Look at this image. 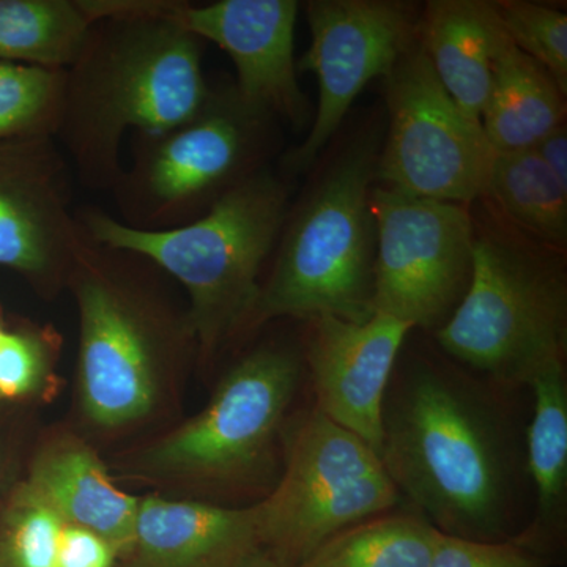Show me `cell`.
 Masks as SVG:
<instances>
[{
    "label": "cell",
    "mask_w": 567,
    "mask_h": 567,
    "mask_svg": "<svg viewBox=\"0 0 567 567\" xmlns=\"http://www.w3.org/2000/svg\"><path fill=\"white\" fill-rule=\"evenodd\" d=\"M565 99L554 78L517 50L506 33L481 118L488 144L499 153L535 148L537 142L565 125Z\"/></svg>",
    "instance_id": "cell-20"
},
{
    "label": "cell",
    "mask_w": 567,
    "mask_h": 567,
    "mask_svg": "<svg viewBox=\"0 0 567 567\" xmlns=\"http://www.w3.org/2000/svg\"><path fill=\"white\" fill-rule=\"evenodd\" d=\"M73 178L52 136L0 144V267L51 297L69 287L87 241L73 208Z\"/></svg>",
    "instance_id": "cell-13"
},
{
    "label": "cell",
    "mask_w": 567,
    "mask_h": 567,
    "mask_svg": "<svg viewBox=\"0 0 567 567\" xmlns=\"http://www.w3.org/2000/svg\"><path fill=\"white\" fill-rule=\"evenodd\" d=\"M380 458L402 498L442 535L503 543L520 532L516 439L473 380L427 361L391 379Z\"/></svg>",
    "instance_id": "cell-2"
},
{
    "label": "cell",
    "mask_w": 567,
    "mask_h": 567,
    "mask_svg": "<svg viewBox=\"0 0 567 567\" xmlns=\"http://www.w3.org/2000/svg\"><path fill=\"white\" fill-rule=\"evenodd\" d=\"M429 567H551L546 559L511 540L481 543L442 535Z\"/></svg>",
    "instance_id": "cell-28"
},
{
    "label": "cell",
    "mask_w": 567,
    "mask_h": 567,
    "mask_svg": "<svg viewBox=\"0 0 567 567\" xmlns=\"http://www.w3.org/2000/svg\"><path fill=\"white\" fill-rule=\"evenodd\" d=\"M66 527L41 496L21 484L0 520V567H59Z\"/></svg>",
    "instance_id": "cell-25"
},
{
    "label": "cell",
    "mask_w": 567,
    "mask_h": 567,
    "mask_svg": "<svg viewBox=\"0 0 567 567\" xmlns=\"http://www.w3.org/2000/svg\"><path fill=\"white\" fill-rule=\"evenodd\" d=\"M503 29L517 50L539 63L567 95V14L543 3L496 2Z\"/></svg>",
    "instance_id": "cell-26"
},
{
    "label": "cell",
    "mask_w": 567,
    "mask_h": 567,
    "mask_svg": "<svg viewBox=\"0 0 567 567\" xmlns=\"http://www.w3.org/2000/svg\"><path fill=\"white\" fill-rule=\"evenodd\" d=\"M183 0H81L87 39L63 70L54 140L74 177L99 192L123 171V140L185 122L210 93L203 41L177 20Z\"/></svg>",
    "instance_id": "cell-1"
},
{
    "label": "cell",
    "mask_w": 567,
    "mask_h": 567,
    "mask_svg": "<svg viewBox=\"0 0 567 567\" xmlns=\"http://www.w3.org/2000/svg\"><path fill=\"white\" fill-rule=\"evenodd\" d=\"M420 44L440 84L466 117L481 123L496 54L505 29L495 3L483 0H432L417 28Z\"/></svg>",
    "instance_id": "cell-19"
},
{
    "label": "cell",
    "mask_w": 567,
    "mask_h": 567,
    "mask_svg": "<svg viewBox=\"0 0 567 567\" xmlns=\"http://www.w3.org/2000/svg\"><path fill=\"white\" fill-rule=\"evenodd\" d=\"M309 323L305 360L315 385L316 409L360 436L380 456L388 386L413 328L377 312L364 322L319 317Z\"/></svg>",
    "instance_id": "cell-15"
},
{
    "label": "cell",
    "mask_w": 567,
    "mask_h": 567,
    "mask_svg": "<svg viewBox=\"0 0 567 567\" xmlns=\"http://www.w3.org/2000/svg\"><path fill=\"white\" fill-rule=\"evenodd\" d=\"M25 484L66 522L110 540L121 558L132 543L140 498L121 491L80 436H51L33 457Z\"/></svg>",
    "instance_id": "cell-18"
},
{
    "label": "cell",
    "mask_w": 567,
    "mask_h": 567,
    "mask_svg": "<svg viewBox=\"0 0 567 567\" xmlns=\"http://www.w3.org/2000/svg\"><path fill=\"white\" fill-rule=\"evenodd\" d=\"M527 386L533 415L525 442V473L535 509L514 543L551 566L561 561L567 540V382L565 360L540 368Z\"/></svg>",
    "instance_id": "cell-17"
},
{
    "label": "cell",
    "mask_w": 567,
    "mask_h": 567,
    "mask_svg": "<svg viewBox=\"0 0 567 567\" xmlns=\"http://www.w3.org/2000/svg\"><path fill=\"white\" fill-rule=\"evenodd\" d=\"M62 93L63 70L0 62V144L54 137Z\"/></svg>",
    "instance_id": "cell-24"
},
{
    "label": "cell",
    "mask_w": 567,
    "mask_h": 567,
    "mask_svg": "<svg viewBox=\"0 0 567 567\" xmlns=\"http://www.w3.org/2000/svg\"><path fill=\"white\" fill-rule=\"evenodd\" d=\"M237 567H289L284 565L281 559L271 555L270 551L265 550V548H257L256 551H252L248 558L244 559Z\"/></svg>",
    "instance_id": "cell-30"
},
{
    "label": "cell",
    "mask_w": 567,
    "mask_h": 567,
    "mask_svg": "<svg viewBox=\"0 0 567 567\" xmlns=\"http://www.w3.org/2000/svg\"><path fill=\"white\" fill-rule=\"evenodd\" d=\"M377 159L374 144L350 147L290 219L246 331L284 317L364 322L374 315Z\"/></svg>",
    "instance_id": "cell-5"
},
{
    "label": "cell",
    "mask_w": 567,
    "mask_h": 567,
    "mask_svg": "<svg viewBox=\"0 0 567 567\" xmlns=\"http://www.w3.org/2000/svg\"><path fill=\"white\" fill-rule=\"evenodd\" d=\"M287 205L286 183L264 167L196 221L174 229H134L95 207L78 215L95 244L137 254L183 286L197 353L210 358L248 328Z\"/></svg>",
    "instance_id": "cell-4"
},
{
    "label": "cell",
    "mask_w": 567,
    "mask_h": 567,
    "mask_svg": "<svg viewBox=\"0 0 567 567\" xmlns=\"http://www.w3.org/2000/svg\"><path fill=\"white\" fill-rule=\"evenodd\" d=\"M61 338L52 328H21L0 336V399L35 394L54 371Z\"/></svg>",
    "instance_id": "cell-27"
},
{
    "label": "cell",
    "mask_w": 567,
    "mask_h": 567,
    "mask_svg": "<svg viewBox=\"0 0 567 567\" xmlns=\"http://www.w3.org/2000/svg\"><path fill=\"white\" fill-rule=\"evenodd\" d=\"M91 25L81 0H0V62L66 70Z\"/></svg>",
    "instance_id": "cell-21"
},
{
    "label": "cell",
    "mask_w": 567,
    "mask_h": 567,
    "mask_svg": "<svg viewBox=\"0 0 567 567\" xmlns=\"http://www.w3.org/2000/svg\"><path fill=\"white\" fill-rule=\"evenodd\" d=\"M450 357L503 386H527L566 360L567 282L561 260L509 234H476L468 289L435 331Z\"/></svg>",
    "instance_id": "cell-7"
},
{
    "label": "cell",
    "mask_w": 567,
    "mask_h": 567,
    "mask_svg": "<svg viewBox=\"0 0 567 567\" xmlns=\"http://www.w3.org/2000/svg\"><path fill=\"white\" fill-rule=\"evenodd\" d=\"M260 548L254 505L140 498L121 567H237Z\"/></svg>",
    "instance_id": "cell-16"
},
{
    "label": "cell",
    "mask_w": 567,
    "mask_h": 567,
    "mask_svg": "<svg viewBox=\"0 0 567 567\" xmlns=\"http://www.w3.org/2000/svg\"><path fill=\"white\" fill-rule=\"evenodd\" d=\"M301 372L289 347H256L224 374L204 410L133 457L134 475L215 495L259 486L275 473Z\"/></svg>",
    "instance_id": "cell-6"
},
{
    "label": "cell",
    "mask_w": 567,
    "mask_h": 567,
    "mask_svg": "<svg viewBox=\"0 0 567 567\" xmlns=\"http://www.w3.org/2000/svg\"><path fill=\"white\" fill-rule=\"evenodd\" d=\"M159 274L144 257L89 235L71 271L80 323L78 395L82 416L96 431H125L148 420L175 365L197 352L188 311L167 301Z\"/></svg>",
    "instance_id": "cell-3"
},
{
    "label": "cell",
    "mask_w": 567,
    "mask_h": 567,
    "mask_svg": "<svg viewBox=\"0 0 567 567\" xmlns=\"http://www.w3.org/2000/svg\"><path fill=\"white\" fill-rule=\"evenodd\" d=\"M372 312L412 328L439 330L468 289L475 224L465 205L375 188Z\"/></svg>",
    "instance_id": "cell-10"
},
{
    "label": "cell",
    "mask_w": 567,
    "mask_h": 567,
    "mask_svg": "<svg viewBox=\"0 0 567 567\" xmlns=\"http://www.w3.org/2000/svg\"><path fill=\"white\" fill-rule=\"evenodd\" d=\"M390 132L375 174L388 188L468 205L486 196L495 151L440 84L420 43L385 78Z\"/></svg>",
    "instance_id": "cell-11"
},
{
    "label": "cell",
    "mask_w": 567,
    "mask_h": 567,
    "mask_svg": "<svg viewBox=\"0 0 567 567\" xmlns=\"http://www.w3.org/2000/svg\"><path fill=\"white\" fill-rule=\"evenodd\" d=\"M486 196L507 218L543 244L567 240V188L535 152H496L488 173Z\"/></svg>",
    "instance_id": "cell-23"
},
{
    "label": "cell",
    "mask_w": 567,
    "mask_h": 567,
    "mask_svg": "<svg viewBox=\"0 0 567 567\" xmlns=\"http://www.w3.org/2000/svg\"><path fill=\"white\" fill-rule=\"evenodd\" d=\"M3 331H6V328H3L2 323H0V336H2Z\"/></svg>",
    "instance_id": "cell-31"
},
{
    "label": "cell",
    "mask_w": 567,
    "mask_h": 567,
    "mask_svg": "<svg viewBox=\"0 0 567 567\" xmlns=\"http://www.w3.org/2000/svg\"><path fill=\"white\" fill-rule=\"evenodd\" d=\"M282 462L275 487L254 507L260 547L289 567L402 499L379 454L316 406L287 417Z\"/></svg>",
    "instance_id": "cell-9"
},
{
    "label": "cell",
    "mask_w": 567,
    "mask_h": 567,
    "mask_svg": "<svg viewBox=\"0 0 567 567\" xmlns=\"http://www.w3.org/2000/svg\"><path fill=\"white\" fill-rule=\"evenodd\" d=\"M439 532L413 511H388L328 539L297 567H429Z\"/></svg>",
    "instance_id": "cell-22"
},
{
    "label": "cell",
    "mask_w": 567,
    "mask_h": 567,
    "mask_svg": "<svg viewBox=\"0 0 567 567\" xmlns=\"http://www.w3.org/2000/svg\"><path fill=\"white\" fill-rule=\"evenodd\" d=\"M235 87H210L200 110L158 133L132 134V162L111 189L126 226L166 230L196 221L264 169L268 121Z\"/></svg>",
    "instance_id": "cell-8"
},
{
    "label": "cell",
    "mask_w": 567,
    "mask_h": 567,
    "mask_svg": "<svg viewBox=\"0 0 567 567\" xmlns=\"http://www.w3.org/2000/svg\"><path fill=\"white\" fill-rule=\"evenodd\" d=\"M535 152L550 173L567 188V133L566 125L558 126L543 141L537 142Z\"/></svg>",
    "instance_id": "cell-29"
},
{
    "label": "cell",
    "mask_w": 567,
    "mask_h": 567,
    "mask_svg": "<svg viewBox=\"0 0 567 567\" xmlns=\"http://www.w3.org/2000/svg\"><path fill=\"white\" fill-rule=\"evenodd\" d=\"M305 9L311 47L298 69L316 74L319 104L308 137L284 158L290 174L317 162L357 96L393 71L420 28L409 6L388 0H315Z\"/></svg>",
    "instance_id": "cell-12"
},
{
    "label": "cell",
    "mask_w": 567,
    "mask_h": 567,
    "mask_svg": "<svg viewBox=\"0 0 567 567\" xmlns=\"http://www.w3.org/2000/svg\"><path fill=\"white\" fill-rule=\"evenodd\" d=\"M295 0H218L183 2L177 20L197 39L221 48L237 70L238 96L268 117H282L297 128L308 118L295 62Z\"/></svg>",
    "instance_id": "cell-14"
}]
</instances>
